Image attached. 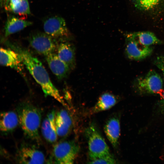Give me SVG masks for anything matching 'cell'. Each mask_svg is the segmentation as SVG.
Masks as SVG:
<instances>
[{
	"instance_id": "1",
	"label": "cell",
	"mask_w": 164,
	"mask_h": 164,
	"mask_svg": "<svg viewBox=\"0 0 164 164\" xmlns=\"http://www.w3.org/2000/svg\"><path fill=\"white\" fill-rule=\"evenodd\" d=\"M21 55L24 65L36 82L40 85L45 96L52 97L67 107L59 91L53 84L48 74L42 64L27 50L17 49Z\"/></svg>"
},
{
	"instance_id": "2",
	"label": "cell",
	"mask_w": 164,
	"mask_h": 164,
	"mask_svg": "<svg viewBox=\"0 0 164 164\" xmlns=\"http://www.w3.org/2000/svg\"><path fill=\"white\" fill-rule=\"evenodd\" d=\"M19 124L25 135L36 141L40 140L39 128L41 112L38 108L27 102L19 104L17 108Z\"/></svg>"
},
{
	"instance_id": "3",
	"label": "cell",
	"mask_w": 164,
	"mask_h": 164,
	"mask_svg": "<svg viewBox=\"0 0 164 164\" xmlns=\"http://www.w3.org/2000/svg\"><path fill=\"white\" fill-rule=\"evenodd\" d=\"M79 150V145L74 140L59 142L54 146L49 161L55 164H73Z\"/></svg>"
},
{
	"instance_id": "4",
	"label": "cell",
	"mask_w": 164,
	"mask_h": 164,
	"mask_svg": "<svg viewBox=\"0 0 164 164\" xmlns=\"http://www.w3.org/2000/svg\"><path fill=\"white\" fill-rule=\"evenodd\" d=\"M85 133L90 159L111 154L108 146L95 125L90 124L85 130Z\"/></svg>"
},
{
	"instance_id": "5",
	"label": "cell",
	"mask_w": 164,
	"mask_h": 164,
	"mask_svg": "<svg viewBox=\"0 0 164 164\" xmlns=\"http://www.w3.org/2000/svg\"><path fill=\"white\" fill-rule=\"evenodd\" d=\"M137 91L141 94H158L162 90L163 82L160 75L153 70L137 79L135 83Z\"/></svg>"
},
{
	"instance_id": "6",
	"label": "cell",
	"mask_w": 164,
	"mask_h": 164,
	"mask_svg": "<svg viewBox=\"0 0 164 164\" xmlns=\"http://www.w3.org/2000/svg\"><path fill=\"white\" fill-rule=\"evenodd\" d=\"M29 40L31 46L36 52L45 56L53 53L57 46L55 38L45 32L33 33Z\"/></svg>"
},
{
	"instance_id": "7",
	"label": "cell",
	"mask_w": 164,
	"mask_h": 164,
	"mask_svg": "<svg viewBox=\"0 0 164 164\" xmlns=\"http://www.w3.org/2000/svg\"><path fill=\"white\" fill-rule=\"evenodd\" d=\"M17 162L22 164H43L45 161L43 153L34 145L23 143L18 149L16 156Z\"/></svg>"
},
{
	"instance_id": "8",
	"label": "cell",
	"mask_w": 164,
	"mask_h": 164,
	"mask_svg": "<svg viewBox=\"0 0 164 164\" xmlns=\"http://www.w3.org/2000/svg\"><path fill=\"white\" fill-rule=\"evenodd\" d=\"M44 32L54 38L68 35V31L63 18L58 16H53L45 19L43 23Z\"/></svg>"
},
{
	"instance_id": "9",
	"label": "cell",
	"mask_w": 164,
	"mask_h": 164,
	"mask_svg": "<svg viewBox=\"0 0 164 164\" xmlns=\"http://www.w3.org/2000/svg\"><path fill=\"white\" fill-rule=\"evenodd\" d=\"M125 51L129 59L135 60L144 59L150 56L153 52L150 46L143 45L136 40L126 36Z\"/></svg>"
},
{
	"instance_id": "10",
	"label": "cell",
	"mask_w": 164,
	"mask_h": 164,
	"mask_svg": "<svg viewBox=\"0 0 164 164\" xmlns=\"http://www.w3.org/2000/svg\"><path fill=\"white\" fill-rule=\"evenodd\" d=\"M0 63L1 65L10 67L20 73L22 72L24 65L18 52L3 48L0 49Z\"/></svg>"
},
{
	"instance_id": "11",
	"label": "cell",
	"mask_w": 164,
	"mask_h": 164,
	"mask_svg": "<svg viewBox=\"0 0 164 164\" xmlns=\"http://www.w3.org/2000/svg\"><path fill=\"white\" fill-rule=\"evenodd\" d=\"M104 130L106 135L111 145L116 148L118 144L120 135V122L116 116H112L106 122Z\"/></svg>"
},
{
	"instance_id": "12",
	"label": "cell",
	"mask_w": 164,
	"mask_h": 164,
	"mask_svg": "<svg viewBox=\"0 0 164 164\" xmlns=\"http://www.w3.org/2000/svg\"><path fill=\"white\" fill-rule=\"evenodd\" d=\"M46 56L50 70L58 79L61 80L67 76L70 68L59 58L57 55L52 53Z\"/></svg>"
},
{
	"instance_id": "13",
	"label": "cell",
	"mask_w": 164,
	"mask_h": 164,
	"mask_svg": "<svg viewBox=\"0 0 164 164\" xmlns=\"http://www.w3.org/2000/svg\"><path fill=\"white\" fill-rule=\"evenodd\" d=\"M19 123L17 113L12 111L3 112L1 113L0 129L3 134L12 132Z\"/></svg>"
},
{
	"instance_id": "14",
	"label": "cell",
	"mask_w": 164,
	"mask_h": 164,
	"mask_svg": "<svg viewBox=\"0 0 164 164\" xmlns=\"http://www.w3.org/2000/svg\"><path fill=\"white\" fill-rule=\"evenodd\" d=\"M74 50L73 45L67 42L60 43L58 47V57L71 69L73 68L75 65Z\"/></svg>"
},
{
	"instance_id": "15",
	"label": "cell",
	"mask_w": 164,
	"mask_h": 164,
	"mask_svg": "<svg viewBox=\"0 0 164 164\" xmlns=\"http://www.w3.org/2000/svg\"><path fill=\"white\" fill-rule=\"evenodd\" d=\"M32 23L22 19L12 16L8 18L5 26V36L8 37L31 25Z\"/></svg>"
},
{
	"instance_id": "16",
	"label": "cell",
	"mask_w": 164,
	"mask_h": 164,
	"mask_svg": "<svg viewBox=\"0 0 164 164\" xmlns=\"http://www.w3.org/2000/svg\"><path fill=\"white\" fill-rule=\"evenodd\" d=\"M117 97L108 93L102 94L92 108V112L97 113L108 110L114 106L117 102Z\"/></svg>"
},
{
	"instance_id": "17",
	"label": "cell",
	"mask_w": 164,
	"mask_h": 164,
	"mask_svg": "<svg viewBox=\"0 0 164 164\" xmlns=\"http://www.w3.org/2000/svg\"><path fill=\"white\" fill-rule=\"evenodd\" d=\"M145 46H150L154 44H161L162 42L155 34L149 32H140L129 33L126 35Z\"/></svg>"
},
{
	"instance_id": "18",
	"label": "cell",
	"mask_w": 164,
	"mask_h": 164,
	"mask_svg": "<svg viewBox=\"0 0 164 164\" xmlns=\"http://www.w3.org/2000/svg\"><path fill=\"white\" fill-rule=\"evenodd\" d=\"M41 131L44 138L48 142L53 143L57 139L56 128L47 117L43 120L42 125Z\"/></svg>"
},
{
	"instance_id": "19",
	"label": "cell",
	"mask_w": 164,
	"mask_h": 164,
	"mask_svg": "<svg viewBox=\"0 0 164 164\" xmlns=\"http://www.w3.org/2000/svg\"><path fill=\"white\" fill-rule=\"evenodd\" d=\"M161 0H132L135 7L138 9L147 11L155 8Z\"/></svg>"
},
{
	"instance_id": "20",
	"label": "cell",
	"mask_w": 164,
	"mask_h": 164,
	"mask_svg": "<svg viewBox=\"0 0 164 164\" xmlns=\"http://www.w3.org/2000/svg\"><path fill=\"white\" fill-rule=\"evenodd\" d=\"M56 132L57 135L61 137L67 136L70 132L72 127L55 117Z\"/></svg>"
},
{
	"instance_id": "21",
	"label": "cell",
	"mask_w": 164,
	"mask_h": 164,
	"mask_svg": "<svg viewBox=\"0 0 164 164\" xmlns=\"http://www.w3.org/2000/svg\"><path fill=\"white\" fill-rule=\"evenodd\" d=\"M88 163L90 164H115L116 163V160L113 156L111 154L104 157L90 159V161Z\"/></svg>"
},
{
	"instance_id": "22",
	"label": "cell",
	"mask_w": 164,
	"mask_h": 164,
	"mask_svg": "<svg viewBox=\"0 0 164 164\" xmlns=\"http://www.w3.org/2000/svg\"><path fill=\"white\" fill-rule=\"evenodd\" d=\"M22 0H7L5 7L9 11L13 12L20 5Z\"/></svg>"
},
{
	"instance_id": "23",
	"label": "cell",
	"mask_w": 164,
	"mask_h": 164,
	"mask_svg": "<svg viewBox=\"0 0 164 164\" xmlns=\"http://www.w3.org/2000/svg\"><path fill=\"white\" fill-rule=\"evenodd\" d=\"M154 64L162 72L164 81V56L157 57L154 61Z\"/></svg>"
},
{
	"instance_id": "24",
	"label": "cell",
	"mask_w": 164,
	"mask_h": 164,
	"mask_svg": "<svg viewBox=\"0 0 164 164\" xmlns=\"http://www.w3.org/2000/svg\"><path fill=\"white\" fill-rule=\"evenodd\" d=\"M158 106L159 112L161 114H164V91L158 103Z\"/></svg>"
},
{
	"instance_id": "25",
	"label": "cell",
	"mask_w": 164,
	"mask_h": 164,
	"mask_svg": "<svg viewBox=\"0 0 164 164\" xmlns=\"http://www.w3.org/2000/svg\"></svg>"
}]
</instances>
